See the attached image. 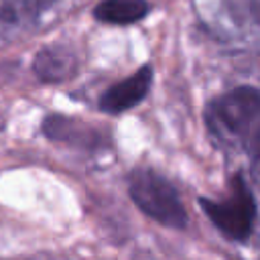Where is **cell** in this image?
<instances>
[{
    "mask_svg": "<svg viewBox=\"0 0 260 260\" xmlns=\"http://www.w3.org/2000/svg\"><path fill=\"white\" fill-rule=\"evenodd\" d=\"M205 124L217 140L244 148L260 126V89L240 85L215 98L205 108Z\"/></svg>",
    "mask_w": 260,
    "mask_h": 260,
    "instance_id": "cell-1",
    "label": "cell"
},
{
    "mask_svg": "<svg viewBox=\"0 0 260 260\" xmlns=\"http://www.w3.org/2000/svg\"><path fill=\"white\" fill-rule=\"evenodd\" d=\"M128 191L136 207L167 228H185L187 211L177 189L152 169H136L128 179Z\"/></svg>",
    "mask_w": 260,
    "mask_h": 260,
    "instance_id": "cell-2",
    "label": "cell"
},
{
    "mask_svg": "<svg viewBox=\"0 0 260 260\" xmlns=\"http://www.w3.org/2000/svg\"><path fill=\"white\" fill-rule=\"evenodd\" d=\"M205 215L211 223L230 240H246L256 221V201L254 195L242 177L236 173L230 183V193L223 199H199Z\"/></svg>",
    "mask_w": 260,
    "mask_h": 260,
    "instance_id": "cell-3",
    "label": "cell"
},
{
    "mask_svg": "<svg viewBox=\"0 0 260 260\" xmlns=\"http://www.w3.org/2000/svg\"><path fill=\"white\" fill-rule=\"evenodd\" d=\"M152 83V69L150 65H142L132 75L122 79L116 85H110L100 98V110L108 114H122L136 104H140Z\"/></svg>",
    "mask_w": 260,
    "mask_h": 260,
    "instance_id": "cell-4",
    "label": "cell"
},
{
    "mask_svg": "<svg viewBox=\"0 0 260 260\" xmlns=\"http://www.w3.org/2000/svg\"><path fill=\"white\" fill-rule=\"evenodd\" d=\"M43 134L51 140L67 142V144H75V146H83V148H98L102 144V134L93 126H87L85 122H79V120L67 118V116H59V114L45 118Z\"/></svg>",
    "mask_w": 260,
    "mask_h": 260,
    "instance_id": "cell-5",
    "label": "cell"
},
{
    "mask_svg": "<svg viewBox=\"0 0 260 260\" xmlns=\"http://www.w3.org/2000/svg\"><path fill=\"white\" fill-rule=\"evenodd\" d=\"M77 61L71 51L63 47H45L37 53L32 61V71L41 81L59 83L75 73Z\"/></svg>",
    "mask_w": 260,
    "mask_h": 260,
    "instance_id": "cell-6",
    "label": "cell"
},
{
    "mask_svg": "<svg viewBox=\"0 0 260 260\" xmlns=\"http://www.w3.org/2000/svg\"><path fill=\"white\" fill-rule=\"evenodd\" d=\"M146 0H102L93 8V16L106 24H132L148 14Z\"/></svg>",
    "mask_w": 260,
    "mask_h": 260,
    "instance_id": "cell-7",
    "label": "cell"
},
{
    "mask_svg": "<svg viewBox=\"0 0 260 260\" xmlns=\"http://www.w3.org/2000/svg\"><path fill=\"white\" fill-rule=\"evenodd\" d=\"M53 0H4V4H6L4 14L12 16V18H18L20 14H24V16H37Z\"/></svg>",
    "mask_w": 260,
    "mask_h": 260,
    "instance_id": "cell-8",
    "label": "cell"
},
{
    "mask_svg": "<svg viewBox=\"0 0 260 260\" xmlns=\"http://www.w3.org/2000/svg\"><path fill=\"white\" fill-rule=\"evenodd\" d=\"M244 150L246 154L250 156V162H252V171L256 175V179L260 181V126L252 132V136L246 140L244 144Z\"/></svg>",
    "mask_w": 260,
    "mask_h": 260,
    "instance_id": "cell-9",
    "label": "cell"
}]
</instances>
